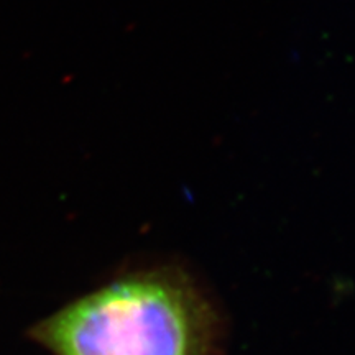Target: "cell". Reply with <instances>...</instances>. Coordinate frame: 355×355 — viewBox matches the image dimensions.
Listing matches in <instances>:
<instances>
[{
  "label": "cell",
  "instance_id": "6da1fadb",
  "mask_svg": "<svg viewBox=\"0 0 355 355\" xmlns=\"http://www.w3.org/2000/svg\"><path fill=\"white\" fill-rule=\"evenodd\" d=\"M32 337L56 355H214L217 318L188 275L162 266L87 293Z\"/></svg>",
  "mask_w": 355,
  "mask_h": 355
}]
</instances>
